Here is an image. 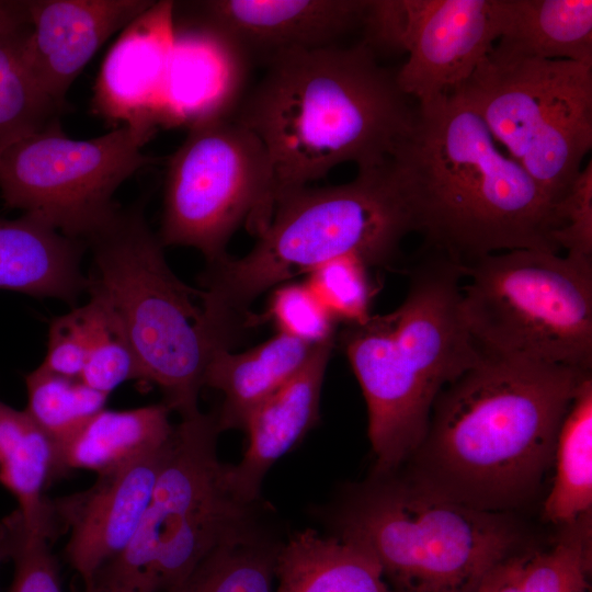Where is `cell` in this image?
I'll return each mask as SVG.
<instances>
[{
  "mask_svg": "<svg viewBox=\"0 0 592 592\" xmlns=\"http://www.w3.org/2000/svg\"><path fill=\"white\" fill-rule=\"evenodd\" d=\"M29 26V0H0V38Z\"/></svg>",
  "mask_w": 592,
  "mask_h": 592,
  "instance_id": "cell-38",
  "label": "cell"
},
{
  "mask_svg": "<svg viewBox=\"0 0 592 592\" xmlns=\"http://www.w3.org/2000/svg\"><path fill=\"white\" fill-rule=\"evenodd\" d=\"M377 53L361 41L293 52L265 67L232 117L253 132L271 167L270 208L335 167L385 164L409 135L411 106Z\"/></svg>",
  "mask_w": 592,
  "mask_h": 592,
  "instance_id": "cell-2",
  "label": "cell"
},
{
  "mask_svg": "<svg viewBox=\"0 0 592 592\" xmlns=\"http://www.w3.org/2000/svg\"><path fill=\"white\" fill-rule=\"evenodd\" d=\"M57 448L26 410L0 400V482L16 498L24 527L30 534L56 539L60 534L52 500L44 496L58 477Z\"/></svg>",
  "mask_w": 592,
  "mask_h": 592,
  "instance_id": "cell-25",
  "label": "cell"
},
{
  "mask_svg": "<svg viewBox=\"0 0 592 592\" xmlns=\"http://www.w3.org/2000/svg\"><path fill=\"white\" fill-rule=\"evenodd\" d=\"M87 358V342L77 308L52 320L47 352L41 366L49 372L79 379Z\"/></svg>",
  "mask_w": 592,
  "mask_h": 592,
  "instance_id": "cell-36",
  "label": "cell"
},
{
  "mask_svg": "<svg viewBox=\"0 0 592 592\" xmlns=\"http://www.w3.org/2000/svg\"><path fill=\"white\" fill-rule=\"evenodd\" d=\"M590 375L481 350L436 397L405 479L481 511L523 504L553 463L562 419Z\"/></svg>",
  "mask_w": 592,
  "mask_h": 592,
  "instance_id": "cell-1",
  "label": "cell"
},
{
  "mask_svg": "<svg viewBox=\"0 0 592 592\" xmlns=\"http://www.w3.org/2000/svg\"><path fill=\"white\" fill-rule=\"evenodd\" d=\"M373 0L173 1V26L206 33L244 68L282 55L341 45L364 34Z\"/></svg>",
  "mask_w": 592,
  "mask_h": 592,
  "instance_id": "cell-13",
  "label": "cell"
},
{
  "mask_svg": "<svg viewBox=\"0 0 592 592\" xmlns=\"http://www.w3.org/2000/svg\"><path fill=\"white\" fill-rule=\"evenodd\" d=\"M335 536L369 551L394 592H476L513 556L506 513L481 511L405 478L374 476L333 517Z\"/></svg>",
  "mask_w": 592,
  "mask_h": 592,
  "instance_id": "cell-7",
  "label": "cell"
},
{
  "mask_svg": "<svg viewBox=\"0 0 592 592\" xmlns=\"http://www.w3.org/2000/svg\"><path fill=\"white\" fill-rule=\"evenodd\" d=\"M396 71L401 91L418 104L459 87L488 57L498 39L493 0H401Z\"/></svg>",
  "mask_w": 592,
  "mask_h": 592,
  "instance_id": "cell-14",
  "label": "cell"
},
{
  "mask_svg": "<svg viewBox=\"0 0 592 592\" xmlns=\"http://www.w3.org/2000/svg\"><path fill=\"white\" fill-rule=\"evenodd\" d=\"M30 30L0 38V155L64 111L41 90L26 64L24 42Z\"/></svg>",
  "mask_w": 592,
  "mask_h": 592,
  "instance_id": "cell-27",
  "label": "cell"
},
{
  "mask_svg": "<svg viewBox=\"0 0 592 592\" xmlns=\"http://www.w3.org/2000/svg\"><path fill=\"white\" fill-rule=\"evenodd\" d=\"M164 403L132 410H101L57 448L58 473L107 471L164 447L174 425Z\"/></svg>",
  "mask_w": 592,
  "mask_h": 592,
  "instance_id": "cell-24",
  "label": "cell"
},
{
  "mask_svg": "<svg viewBox=\"0 0 592 592\" xmlns=\"http://www.w3.org/2000/svg\"><path fill=\"white\" fill-rule=\"evenodd\" d=\"M151 0H29L24 57L41 90L65 110L67 92L101 46Z\"/></svg>",
  "mask_w": 592,
  "mask_h": 592,
  "instance_id": "cell-17",
  "label": "cell"
},
{
  "mask_svg": "<svg viewBox=\"0 0 592 592\" xmlns=\"http://www.w3.org/2000/svg\"><path fill=\"white\" fill-rule=\"evenodd\" d=\"M413 231L412 213L390 160L357 170L343 184L303 187L275 205L247 254L208 264L200 278L205 315L215 328L238 335L250 322L249 306L267 289L345 255L368 266H387Z\"/></svg>",
  "mask_w": 592,
  "mask_h": 592,
  "instance_id": "cell-5",
  "label": "cell"
},
{
  "mask_svg": "<svg viewBox=\"0 0 592 592\" xmlns=\"http://www.w3.org/2000/svg\"><path fill=\"white\" fill-rule=\"evenodd\" d=\"M390 164L428 249L459 265L516 249L559 253L555 206L457 93L418 104Z\"/></svg>",
  "mask_w": 592,
  "mask_h": 592,
  "instance_id": "cell-3",
  "label": "cell"
},
{
  "mask_svg": "<svg viewBox=\"0 0 592 592\" xmlns=\"http://www.w3.org/2000/svg\"><path fill=\"white\" fill-rule=\"evenodd\" d=\"M86 334L87 358L80 380L110 395L126 380L139 379L137 360L117 318L96 295L76 307Z\"/></svg>",
  "mask_w": 592,
  "mask_h": 592,
  "instance_id": "cell-30",
  "label": "cell"
},
{
  "mask_svg": "<svg viewBox=\"0 0 592 592\" xmlns=\"http://www.w3.org/2000/svg\"><path fill=\"white\" fill-rule=\"evenodd\" d=\"M86 243L39 217L0 218V288L76 303L87 291L81 272Z\"/></svg>",
  "mask_w": 592,
  "mask_h": 592,
  "instance_id": "cell-19",
  "label": "cell"
},
{
  "mask_svg": "<svg viewBox=\"0 0 592 592\" xmlns=\"http://www.w3.org/2000/svg\"><path fill=\"white\" fill-rule=\"evenodd\" d=\"M333 341L319 344L305 366L249 419L242 459L225 464V481L241 502L254 505L270 468L316 425L322 383Z\"/></svg>",
  "mask_w": 592,
  "mask_h": 592,
  "instance_id": "cell-18",
  "label": "cell"
},
{
  "mask_svg": "<svg viewBox=\"0 0 592 592\" xmlns=\"http://www.w3.org/2000/svg\"><path fill=\"white\" fill-rule=\"evenodd\" d=\"M173 1H153L107 50L93 88L92 112L107 123L168 126L166 82L173 43Z\"/></svg>",
  "mask_w": 592,
  "mask_h": 592,
  "instance_id": "cell-16",
  "label": "cell"
},
{
  "mask_svg": "<svg viewBox=\"0 0 592 592\" xmlns=\"http://www.w3.org/2000/svg\"><path fill=\"white\" fill-rule=\"evenodd\" d=\"M462 282L458 263L428 249L395 310L341 332L367 407L374 476L392 475L407 463L439 394L481 355L463 315Z\"/></svg>",
  "mask_w": 592,
  "mask_h": 592,
  "instance_id": "cell-4",
  "label": "cell"
},
{
  "mask_svg": "<svg viewBox=\"0 0 592 592\" xmlns=\"http://www.w3.org/2000/svg\"><path fill=\"white\" fill-rule=\"evenodd\" d=\"M368 267L361 259L345 255L316 266L305 283L337 321L361 323L371 316L374 294Z\"/></svg>",
  "mask_w": 592,
  "mask_h": 592,
  "instance_id": "cell-32",
  "label": "cell"
},
{
  "mask_svg": "<svg viewBox=\"0 0 592 592\" xmlns=\"http://www.w3.org/2000/svg\"><path fill=\"white\" fill-rule=\"evenodd\" d=\"M22 528L23 520L18 509L0 521V565L11 559Z\"/></svg>",
  "mask_w": 592,
  "mask_h": 592,
  "instance_id": "cell-39",
  "label": "cell"
},
{
  "mask_svg": "<svg viewBox=\"0 0 592 592\" xmlns=\"http://www.w3.org/2000/svg\"><path fill=\"white\" fill-rule=\"evenodd\" d=\"M156 132L123 125L77 140L56 119L0 155L1 197L7 207L84 241L118 206L113 196L122 183L157 163L143 152Z\"/></svg>",
  "mask_w": 592,
  "mask_h": 592,
  "instance_id": "cell-12",
  "label": "cell"
},
{
  "mask_svg": "<svg viewBox=\"0 0 592 592\" xmlns=\"http://www.w3.org/2000/svg\"><path fill=\"white\" fill-rule=\"evenodd\" d=\"M280 545L265 535L223 544L169 592H273Z\"/></svg>",
  "mask_w": 592,
  "mask_h": 592,
  "instance_id": "cell-28",
  "label": "cell"
},
{
  "mask_svg": "<svg viewBox=\"0 0 592 592\" xmlns=\"http://www.w3.org/2000/svg\"><path fill=\"white\" fill-rule=\"evenodd\" d=\"M555 478L544 502V517L569 524L592 506V376L580 385L560 424L555 451Z\"/></svg>",
  "mask_w": 592,
  "mask_h": 592,
  "instance_id": "cell-26",
  "label": "cell"
},
{
  "mask_svg": "<svg viewBox=\"0 0 592 592\" xmlns=\"http://www.w3.org/2000/svg\"><path fill=\"white\" fill-rule=\"evenodd\" d=\"M498 39L489 57L592 65L591 0H493Z\"/></svg>",
  "mask_w": 592,
  "mask_h": 592,
  "instance_id": "cell-21",
  "label": "cell"
},
{
  "mask_svg": "<svg viewBox=\"0 0 592 592\" xmlns=\"http://www.w3.org/2000/svg\"><path fill=\"white\" fill-rule=\"evenodd\" d=\"M269 314L278 332L310 344L334 341L337 320L305 282L278 285L271 296Z\"/></svg>",
  "mask_w": 592,
  "mask_h": 592,
  "instance_id": "cell-33",
  "label": "cell"
},
{
  "mask_svg": "<svg viewBox=\"0 0 592 592\" xmlns=\"http://www.w3.org/2000/svg\"><path fill=\"white\" fill-rule=\"evenodd\" d=\"M318 345L277 332L241 353L216 350L204 387L223 394L216 414L219 431L244 430L254 411L305 366Z\"/></svg>",
  "mask_w": 592,
  "mask_h": 592,
  "instance_id": "cell-20",
  "label": "cell"
},
{
  "mask_svg": "<svg viewBox=\"0 0 592 592\" xmlns=\"http://www.w3.org/2000/svg\"><path fill=\"white\" fill-rule=\"evenodd\" d=\"M275 579L276 592H394L369 551L310 528L281 543Z\"/></svg>",
  "mask_w": 592,
  "mask_h": 592,
  "instance_id": "cell-23",
  "label": "cell"
},
{
  "mask_svg": "<svg viewBox=\"0 0 592 592\" xmlns=\"http://www.w3.org/2000/svg\"><path fill=\"white\" fill-rule=\"evenodd\" d=\"M561 536L545 551L531 553L522 571V592H569L590 587L591 513L562 525Z\"/></svg>",
  "mask_w": 592,
  "mask_h": 592,
  "instance_id": "cell-31",
  "label": "cell"
},
{
  "mask_svg": "<svg viewBox=\"0 0 592 592\" xmlns=\"http://www.w3.org/2000/svg\"><path fill=\"white\" fill-rule=\"evenodd\" d=\"M54 542L46 535L27 533L23 525L11 557L14 574L9 592H62L52 551Z\"/></svg>",
  "mask_w": 592,
  "mask_h": 592,
  "instance_id": "cell-35",
  "label": "cell"
},
{
  "mask_svg": "<svg viewBox=\"0 0 592 592\" xmlns=\"http://www.w3.org/2000/svg\"><path fill=\"white\" fill-rule=\"evenodd\" d=\"M589 590H590V587H581V588L572 589L569 592H589Z\"/></svg>",
  "mask_w": 592,
  "mask_h": 592,
  "instance_id": "cell-41",
  "label": "cell"
},
{
  "mask_svg": "<svg viewBox=\"0 0 592 592\" xmlns=\"http://www.w3.org/2000/svg\"><path fill=\"white\" fill-rule=\"evenodd\" d=\"M452 92L556 208L592 147V65L488 55Z\"/></svg>",
  "mask_w": 592,
  "mask_h": 592,
  "instance_id": "cell-10",
  "label": "cell"
},
{
  "mask_svg": "<svg viewBox=\"0 0 592 592\" xmlns=\"http://www.w3.org/2000/svg\"><path fill=\"white\" fill-rule=\"evenodd\" d=\"M84 592H139V591H132L126 590L122 588L111 587L102 583H92L84 588Z\"/></svg>",
  "mask_w": 592,
  "mask_h": 592,
  "instance_id": "cell-40",
  "label": "cell"
},
{
  "mask_svg": "<svg viewBox=\"0 0 592 592\" xmlns=\"http://www.w3.org/2000/svg\"><path fill=\"white\" fill-rule=\"evenodd\" d=\"M169 444L124 466L96 474V481L87 490L52 500L60 534L69 533L67 560L84 587L132 543Z\"/></svg>",
  "mask_w": 592,
  "mask_h": 592,
  "instance_id": "cell-15",
  "label": "cell"
},
{
  "mask_svg": "<svg viewBox=\"0 0 592 592\" xmlns=\"http://www.w3.org/2000/svg\"><path fill=\"white\" fill-rule=\"evenodd\" d=\"M26 411L54 441L56 448L91 417L104 409L109 395L80 379L38 366L25 376Z\"/></svg>",
  "mask_w": 592,
  "mask_h": 592,
  "instance_id": "cell-29",
  "label": "cell"
},
{
  "mask_svg": "<svg viewBox=\"0 0 592 592\" xmlns=\"http://www.w3.org/2000/svg\"><path fill=\"white\" fill-rule=\"evenodd\" d=\"M167 162L162 215L163 247L197 249L207 264L228 257L227 244L246 224L259 236L271 219V167L253 132L232 113L202 118Z\"/></svg>",
  "mask_w": 592,
  "mask_h": 592,
  "instance_id": "cell-11",
  "label": "cell"
},
{
  "mask_svg": "<svg viewBox=\"0 0 592 592\" xmlns=\"http://www.w3.org/2000/svg\"><path fill=\"white\" fill-rule=\"evenodd\" d=\"M526 555L514 554L502 561L486 577L476 592H522L521 578Z\"/></svg>",
  "mask_w": 592,
  "mask_h": 592,
  "instance_id": "cell-37",
  "label": "cell"
},
{
  "mask_svg": "<svg viewBox=\"0 0 592 592\" xmlns=\"http://www.w3.org/2000/svg\"><path fill=\"white\" fill-rule=\"evenodd\" d=\"M166 82L168 126L232 113L243 67L210 35L174 27Z\"/></svg>",
  "mask_w": 592,
  "mask_h": 592,
  "instance_id": "cell-22",
  "label": "cell"
},
{
  "mask_svg": "<svg viewBox=\"0 0 592 592\" xmlns=\"http://www.w3.org/2000/svg\"><path fill=\"white\" fill-rule=\"evenodd\" d=\"M92 255L87 292L111 308L133 350L139 379L156 384L181 419L200 412L212 354L201 291L171 271L144 204L116 209L86 239Z\"/></svg>",
  "mask_w": 592,
  "mask_h": 592,
  "instance_id": "cell-6",
  "label": "cell"
},
{
  "mask_svg": "<svg viewBox=\"0 0 592 592\" xmlns=\"http://www.w3.org/2000/svg\"><path fill=\"white\" fill-rule=\"evenodd\" d=\"M219 433L214 413L200 412L174 425L132 543L91 584L169 592L218 546L263 535L254 505L238 500L226 485Z\"/></svg>",
  "mask_w": 592,
  "mask_h": 592,
  "instance_id": "cell-8",
  "label": "cell"
},
{
  "mask_svg": "<svg viewBox=\"0 0 592 592\" xmlns=\"http://www.w3.org/2000/svg\"><path fill=\"white\" fill-rule=\"evenodd\" d=\"M459 267L463 315L481 350L591 371V258L516 249Z\"/></svg>",
  "mask_w": 592,
  "mask_h": 592,
  "instance_id": "cell-9",
  "label": "cell"
},
{
  "mask_svg": "<svg viewBox=\"0 0 592 592\" xmlns=\"http://www.w3.org/2000/svg\"><path fill=\"white\" fill-rule=\"evenodd\" d=\"M561 227L554 241L567 254L592 259V163L580 171L570 190L557 204Z\"/></svg>",
  "mask_w": 592,
  "mask_h": 592,
  "instance_id": "cell-34",
  "label": "cell"
}]
</instances>
